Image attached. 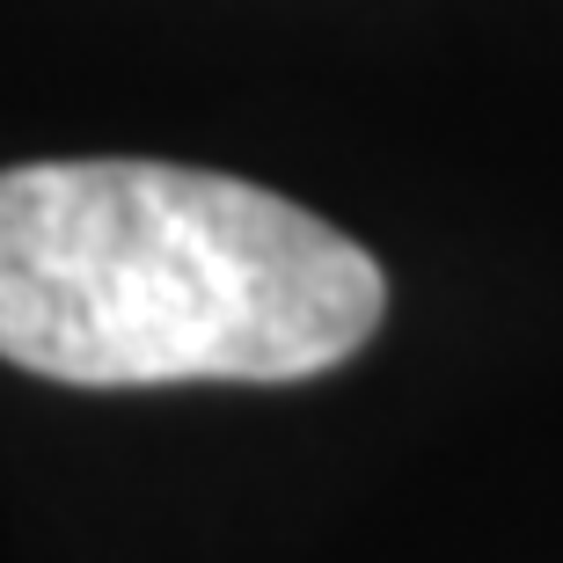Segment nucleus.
Listing matches in <instances>:
<instances>
[{"mask_svg": "<svg viewBox=\"0 0 563 563\" xmlns=\"http://www.w3.org/2000/svg\"><path fill=\"white\" fill-rule=\"evenodd\" d=\"M352 234L176 162L0 168V358L74 388L308 380L380 330Z\"/></svg>", "mask_w": 563, "mask_h": 563, "instance_id": "nucleus-1", "label": "nucleus"}]
</instances>
